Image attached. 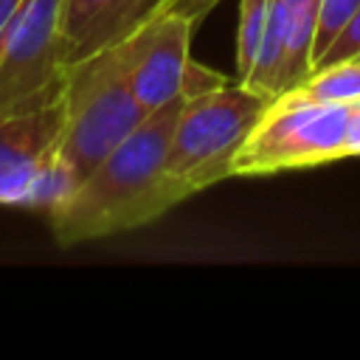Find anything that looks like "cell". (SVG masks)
I'll return each mask as SVG.
<instances>
[{
	"instance_id": "5bb4252c",
	"label": "cell",
	"mask_w": 360,
	"mask_h": 360,
	"mask_svg": "<svg viewBox=\"0 0 360 360\" xmlns=\"http://www.w3.org/2000/svg\"><path fill=\"white\" fill-rule=\"evenodd\" d=\"M222 84H228V79H225V76H219L217 70H211V68H205V65L188 62L186 76H183V98H191V96L208 93V90L222 87Z\"/></svg>"
},
{
	"instance_id": "5b68a950",
	"label": "cell",
	"mask_w": 360,
	"mask_h": 360,
	"mask_svg": "<svg viewBox=\"0 0 360 360\" xmlns=\"http://www.w3.org/2000/svg\"><path fill=\"white\" fill-rule=\"evenodd\" d=\"M65 68L62 0H22L0 45V118L56 98Z\"/></svg>"
},
{
	"instance_id": "7c38bea8",
	"label": "cell",
	"mask_w": 360,
	"mask_h": 360,
	"mask_svg": "<svg viewBox=\"0 0 360 360\" xmlns=\"http://www.w3.org/2000/svg\"><path fill=\"white\" fill-rule=\"evenodd\" d=\"M360 0H318V17H315V39H312V68L326 53V48L340 37L352 14L357 11Z\"/></svg>"
},
{
	"instance_id": "9c48e42d",
	"label": "cell",
	"mask_w": 360,
	"mask_h": 360,
	"mask_svg": "<svg viewBox=\"0 0 360 360\" xmlns=\"http://www.w3.org/2000/svg\"><path fill=\"white\" fill-rule=\"evenodd\" d=\"M152 8L143 0H62V37L68 65L129 37Z\"/></svg>"
},
{
	"instance_id": "277c9868",
	"label": "cell",
	"mask_w": 360,
	"mask_h": 360,
	"mask_svg": "<svg viewBox=\"0 0 360 360\" xmlns=\"http://www.w3.org/2000/svg\"><path fill=\"white\" fill-rule=\"evenodd\" d=\"M267 101L239 82L183 101L163 166L183 200L231 177V163Z\"/></svg>"
},
{
	"instance_id": "4fadbf2b",
	"label": "cell",
	"mask_w": 360,
	"mask_h": 360,
	"mask_svg": "<svg viewBox=\"0 0 360 360\" xmlns=\"http://www.w3.org/2000/svg\"><path fill=\"white\" fill-rule=\"evenodd\" d=\"M343 59H360V6L357 11L352 14V20L346 22V28L340 31V37L326 48V53L315 62V68H323V65H335V62H343ZM312 68V70H315ZM309 70V73H312Z\"/></svg>"
},
{
	"instance_id": "3957f363",
	"label": "cell",
	"mask_w": 360,
	"mask_h": 360,
	"mask_svg": "<svg viewBox=\"0 0 360 360\" xmlns=\"http://www.w3.org/2000/svg\"><path fill=\"white\" fill-rule=\"evenodd\" d=\"M65 127L59 158L82 183L149 112L127 84L115 45L65 68Z\"/></svg>"
},
{
	"instance_id": "9a60e30c",
	"label": "cell",
	"mask_w": 360,
	"mask_h": 360,
	"mask_svg": "<svg viewBox=\"0 0 360 360\" xmlns=\"http://www.w3.org/2000/svg\"><path fill=\"white\" fill-rule=\"evenodd\" d=\"M217 3H219V0H166L163 6L172 8V11H177V14H183L186 20H191V22L197 25V20L205 17Z\"/></svg>"
},
{
	"instance_id": "6da1fadb",
	"label": "cell",
	"mask_w": 360,
	"mask_h": 360,
	"mask_svg": "<svg viewBox=\"0 0 360 360\" xmlns=\"http://www.w3.org/2000/svg\"><path fill=\"white\" fill-rule=\"evenodd\" d=\"M183 96L152 110L110 155H104L76 191L48 214L53 239L73 248L132 228H143L183 202L169 183L166 149L174 132Z\"/></svg>"
},
{
	"instance_id": "e0dca14e",
	"label": "cell",
	"mask_w": 360,
	"mask_h": 360,
	"mask_svg": "<svg viewBox=\"0 0 360 360\" xmlns=\"http://www.w3.org/2000/svg\"><path fill=\"white\" fill-rule=\"evenodd\" d=\"M143 3H146V6H149V8H152V11H155V8H158V6H163V3H166V0H143Z\"/></svg>"
},
{
	"instance_id": "7a4b0ae2",
	"label": "cell",
	"mask_w": 360,
	"mask_h": 360,
	"mask_svg": "<svg viewBox=\"0 0 360 360\" xmlns=\"http://www.w3.org/2000/svg\"><path fill=\"white\" fill-rule=\"evenodd\" d=\"M349 118L352 104L321 101L301 87L284 90L267 101L250 127L231 163V177L276 174L343 160L349 158Z\"/></svg>"
},
{
	"instance_id": "8fae6325",
	"label": "cell",
	"mask_w": 360,
	"mask_h": 360,
	"mask_svg": "<svg viewBox=\"0 0 360 360\" xmlns=\"http://www.w3.org/2000/svg\"><path fill=\"white\" fill-rule=\"evenodd\" d=\"M270 0H239V22H236V82H248L264 34H267Z\"/></svg>"
},
{
	"instance_id": "8992f818",
	"label": "cell",
	"mask_w": 360,
	"mask_h": 360,
	"mask_svg": "<svg viewBox=\"0 0 360 360\" xmlns=\"http://www.w3.org/2000/svg\"><path fill=\"white\" fill-rule=\"evenodd\" d=\"M191 20L158 6L129 37L115 45L127 84L146 112L183 96V76L191 62Z\"/></svg>"
},
{
	"instance_id": "ba28073f",
	"label": "cell",
	"mask_w": 360,
	"mask_h": 360,
	"mask_svg": "<svg viewBox=\"0 0 360 360\" xmlns=\"http://www.w3.org/2000/svg\"><path fill=\"white\" fill-rule=\"evenodd\" d=\"M315 17L318 0H270L262 51L242 84L267 98L298 87L312 70Z\"/></svg>"
},
{
	"instance_id": "30bf717a",
	"label": "cell",
	"mask_w": 360,
	"mask_h": 360,
	"mask_svg": "<svg viewBox=\"0 0 360 360\" xmlns=\"http://www.w3.org/2000/svg\"><path fill=\"white\" fill-rule=\"evenodd\" d=\"M298 87L321 101L354 104L360 101V59H343L335 65L315 68Z\"/></svg>"
},
{
	"instance_id": "2e32d148",
	"label": "cell",
	"mask_w": 360,
	"mask_h": 360,
	"mask_svg": "<svg viewBox=\"0 0 360 360\" xmlns=\"http://www.w3.org/2000/svg\"><path fill=\"white\" fill-rule=\"evenodd\" d=\"M20 3H22V0H0V45H3V34H6V28H8L11 17H14V11L20 8Z\"/></svg>"
},
{
	"instance_id": "52a82bcc",
	"label": "cell",
	"mask_w": 360,
	"mask_h": 360,
	"mask_svg": "<svg viewBox=\"0 0 360 360\" xmlns=\"http://www.w3.org/2000/svg\"><path fill=\"white\" fill-rule=\"evenodd\" d=\"M65 127L62 93L39 107L0 118V205L25 208L28 191L59 155Z\"/></svg>"
}]
</instances>
